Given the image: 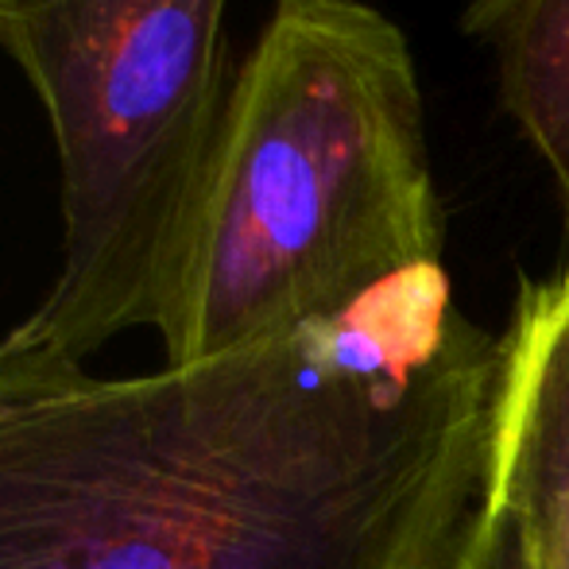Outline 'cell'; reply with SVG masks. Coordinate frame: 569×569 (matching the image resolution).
<instances>
[{
    "label": "cell",
    "instance_id": "277c9868",
    "mask_svg": "<svg viewBox=\"0 0 569 569\" xmlns=\"http://www.w3.org/2000/svg\"><path fill=\"white\" fill-rule=\"evenodd\" d=\"M488 485L531 569H569V271L523 279L503 333Z\"/></svg>",
    "mask_w": 569,
    "mask_h": 569
},
{
    "label": "cell",
    "instance_id": "6da1fadb",
    "mask_svg": "<svg viewBox=\"0 0 569 569\" xmlns=\"http://www.w3.org/2000/svg\"><path fill=\"white\" fill-rule=\"evenodd\" d=\"M503 341L442 263L330 322L143 376L0 338V569H450Z\"/></svg>",
    "mask_w": 569,
    "mask_h": 569
},
{
    "label": "cell",
    "instance_id": "52a82bcc",
    "mask_svg": "<svg viewBox=\"0 0 569 569\" xmlns=\"http://www.w3.org/2000/svg\"><path fill=\"white\" fill-rule=\"evenodd\" d=\"M562 268L569 271V210H566V260H562Z\"/></svg>",
    "mask_w": 569,
    "mask_h": 569
},
{
    "label": "cell",
    "instance_id": "3957f363",
    "mask_svg": "<svg viewBox=\"0 0 569 569\" xmlns=\"http://www.w3.org/2000/svg\"><path fill=\"white\" fill-rule=\"evenodd\" d=\"M229 0H0V51L47 109L62 271L16 326L86 360L159 326L226 113Z\"/></svg>",
    "mask_w": 569,
    "mask_h": 569
},
{
    "label": "cell",
    "instance_id": "7a4b0ae2",
    "mask_svg": "<svg viewBox=\"0 0 569 569\" xmlns=\"http://www.w3.org/2000/svg\"><path fill=\"white\" fill-rule=\"evenodd\" d=\"M427 106L407 36L365 0H276L240 74L159 318L163 365L330 322L442 263Z\"/></svg>",
    "mask_w": 569,
    "mask_h": 569
},
{
    "label": "cell",
    "instance_id": "8992f818",
    "mask_svg": "<svg viewBox=\"0 0 569 569\" xmlns=\"http://www.w3.org/2000/svg\"><path fill=\"white\" fill-rule=\"evenodd\" d=\"M450 569H531L516 519L496 496L485 492L477 516L465 527V539L457 547Z\"/></svg>",
    "mask_w": 569,
    "mask_h": 569
},
{
    "label": "cell",
    "instance_id": "5b68a950",
    "mask_svg": "<svg viewBox=\"0 0 569 569\" xmlns=\"http://www.w3.org/2000/svg\"><path fill=\"white\" fill-rule=\"evenodd\" d=\"M461 31L492 51L503 109L569 210V0H469Z\"/></svg>",
    "mask_w": 569,
    "mask_h": 569
}]
</instances>
